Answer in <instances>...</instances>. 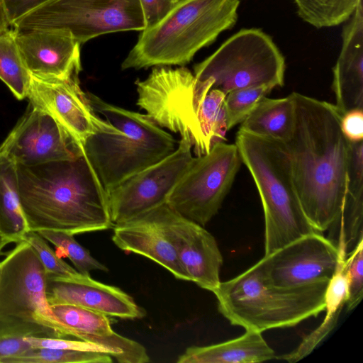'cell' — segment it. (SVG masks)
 <instances>
[{"label": "cell", "instance_id": "cell-1", "mask_svg": "<svg viewBox=\"0 0 363 363\" xmlns=\"http://www.w3.org/2000/svg\"><path fill=\"white\" fill-rule=\"evenodd\" d=\"M291 95L295 125L284 144L293 182L306 218L323 233L339 215L347 193L350 141L334 104L297 92Z\"/></svg>", "mask_w": 363, "mask_h": 363}, {"label": "cell", "instance_id": "cell-2", "mask_svg": "<svg viewBox=\"0 0 363 363\" xmlns=\"http://www.w3.org/2000/svg\"><path fill=\"white\" fill-rule=\"evenodd\" d=\"M20 204L29 231L77 235L113 227L108 194L84 154L72 160L17 164Z\"/></svg>", "mask_w": 363, "mask_h": 363}, {"label": "cell", "instance_id": "cell-3", "mask_svg": "<svg viewBox=\"0 0 363 363\" xmlns=\"http://www.w3.org/2000/svg\"><path fill=\"white\" fill-rule=\"evenodd\" d=\"M86 94L94 111L107 123L86 140L82 152L106 192L176 150L172 135L146 114Z\"/></svg>", "mask_w": 363, "mask_h": 363}, {"label": "cell", "instance_id": "cell-4", "mask_svg": "<svg viewBox=\"0 0 363 363\" xmlns=\"http://www.w3.org/2000/svg\"><path fill=\"white\" fill-rule=\"evenodd\" d=\"M240 0H178L157 23L143 30L122 69L184 66L238 20Z\"/></svg>", "mask_w": 363, "mask_h": 363}, {"label": "cell", "instance_id": "cell-5", "mask_svg": "<svg viewBox=\"0 0 363 363\" xmlns=\"http://www.w3.org/2000/svg\"><path fill=\"white\" fill-rule=\"evenodd\" d=\"M328 281L282 287L264 280L258 263L220 283L213 292L219 312L233 325L262 333L294 326L325 310Z\"/></svg>", "mask_w": 363, "mask_h": 363}, {"label": "cell", "instance_id": "cell-6", "mask_svg": "<svg viewBox=\"0 0 363 363\" xmlns=\"http://www.w3.org/2000/svg\"><path fill=\"white\" fill-rule=\"evenodd\" d=\"M235 144L262 203L264 255L317 232L306 218L296 194L285 144L240 130Z\"/></svg>", "mask_w": 363, "mask_h": 363}, {"label": "cell", "instance_id": "cell-7", "mask_svg": "<svg viewBox=\"0 0 363 363\" xmlns=\"http://www.w3.org/2000/svg\"><path fill=\"white\" fill-rule=\"evenodd\" d=\"M285 60L272 38L258 28H243L194 67L199 82L211 79L212 89L225 94L259 86L284 84Z\"/></svg>", "mask_w": 363, "mask_h": 363}, {"label": "cell", "instance_id": "cell-8", "mask_svg": "<svg viewBox=\"0 0 363 363\" xmlns=\"http://www.w3.org/2000/svg\"><path fill=\"white\" fill-rule=\"evenodd\" d=\"M15 30L61 29L80 45L104 34L143 30L140 0H50L16 20Z\"/></svg>", "mask_w": 363, "mask_h": 363}, {"label": "cell", "instance_id": "cell-9", "mask_svg": "<svg viewBox=\"0 0 363 363\" xmlns=\"http://www.w3.org/2000/svg\"><path fill=\"white\" fill-rule=\"evenodd\" d=\"M135 84L137 105L148 117L160 127L189 139L196 156L206 154L197 112L210 87L197 83L194 74L184 66H157L145 80L138 79Z\"/></svg>", "mask_w": 363, "mask_h": 363}, {"label": "cell", "instance_id": "cell-10", "mask_svg": "<svg viewBox=\"0 0 363 363\" xmlns=\"http://www.w3.org/2000/svg\"><path fill=\"white\" fill-rule=\"evenodd\" d=\"M241 163L235 144H215L208 153L193 157L166 203L182 217L204 227L220 208Z\"/></svg>", "mask_w": 363, "mask_h": 363}, {"label": "cell", "instance_id": "cell-11", "mask_svg": "<svg viewBox=\"0 0 363 363\" xmlns=\"http://www.w3.org/2000/svg\"><path fill=\"white\" fill-rule=\"evenodd\" d=\"M48 274L26 240L0 262V314L37 322L60 333L46 294Z\"/></svg>", "mask_w": 363, "mask_h": 363}, {"label": "cell", "instance_id": "cell-12", "mask_svg": "<svg viewBox=\"0 0 363 363\" xmlns=\"http://www.w3.org/2000/svg\"><path fill=\"white\" fill-rule=\"evenodd\" d=\"M191 150L190 140L181 138L169 156L109 190L107 194L113 226L165 203L191 162Z\"/></svg>", "mask_w": 363, "mask_h": 363}, {"label": "cell", "instance_id": "cell-13", "mask_svg": "<svg viewBox=\"0 0 363 363\" xmlns=\"http://www.w3.org/2000/svg\"><path fill=\"white\" fill-rule=\"evenodd\" d=\"M339 257L337 247L321 233L313 232L264 255L257 263L269 284L295 287L329 281Z\"/></svg>", "mask_w": 363, "mask_h": 363}, {"label": "cell", "instance_id": "cell-14", "mask_svg": "<svg viewBox=\"0 0 363 363\" xmlns=\"http://www.w3.org/2000/svg\"><path fill=\"white\" fill-rule=\"evenodd\" d=\"M30 104V109L2 143L0 151L22 165L72 160L83 154L75 140L50 114Z\"/></svg>", "mask_w": 363, "mask_h": 363}, {"label": "cell", "instance_id": "cell-15", "mask_svg": "<svg viewBox=\"0 0 363 363\" xmlns=\"http://www.w3.org/2000/svg\"><path fill=\"white\" fill-rule=\"evenodd\" d=\"M79 74L68 78H40L31 75L28 97L50 114L82 150L86 140L107 121L94 111L79 86Z\"/></svg>", "mask_w": 363, "mask_h": 363}, {"label": "cell", "instance_id": "cell-16", "mask_svg": "<svg viewBox=\"0 0 363 363\" xmlns=\"http://www.w3.org/2000/svg\"><path fill=\"white\" fill-rule=\"evenodd\" d=\"M165 202L113 227L112 240L123 251L147 257L168 270L176 279L189 281L174 245Z\"/></svg>", "mask_w": 363, "mask_h": 363}, {"label": "cell", "instance_id": "cell-17", "mask_svg": "<svg viewBox=\"0 0 363 363\" xmlns=\"http://www.w3.org/2000/svg\"><path fill=\"white\" fill-rule=\"evenodd\" d=\"M22 60L31 75L65 79L82 70L80 43L61 29L13 30Z\"/></svg>", "mask_w": 363, "mask_h": 363}, {"label": "cell", "instance_id": "cell-18", "mask_svg": "<svg viewBox=\"0 0 363 363\" xmlns=\"http://www.w3.org/2000/svg\"><path fill=\"white\" fill-rule=\"evenodd\" d=\"M46 294L50 305H74L122 319L145 315L144 309L121 289L79 272L63 277L48 274Z\"/></svg>", "mask_w": 363, "mask_h": 363}, {"label": "cell", "instance_id": "cell-19", "mask_svg": "<svg viewBox=\"0 0 363 363\" xmlns=\"http://www.w3.org/2000/svg\"><path fill=\"white\" fill-rule=\"evenodd\" d=\"M60 332L67 337L101 345L120 363H146L150 357L139 342L115 333L108 315L69 304L50 305Z\"/></svg>", "mask_w": 363, "mask_h": 363}, {"label": "cell", "instance_id": "cell-20", "mask_svg": "<svg viewBox=\"0 0 363 363\" xmlns=\"http://www.w3.org/2000/svg\"><path fill=\"white\" fill-rule=\"evenodd\" d=\"M169 228L179 262L189 280L213 292L220 283L223 264V257L214 237L203 226L172 209Z\"/></svg>", "mask_w": 363, "mask_h": 363}, {"label": "cell", "instance_id": "cell-21", "mask_svg": "<svg viewBox=\"0 0 363 363\" xmlns=\"http://www.w3.org/2000/svg\"><path fill=\"white\" fill-rule=\"evenodd\" d=\"M342 33V48L333 68L335 106L342 116L363 109V5L359 2Z\"/></svg>", "mask_w": 363, "mask_h": 363}, {"label": "cell", "instance_id": "cell-22", "mask_svg": "<svg viewBox=\"0 0 363 363\" xmlns=\"http://www.w3.org/2000/svg\"><path fill=\"white\" fill-rule=\"evenodd\" d=\"M276 358L262 333L245 330L239 337L223 342L191 346L181 354L177 363H255Z\"/></svg>", "mask_w": 363, "mask_h": 363}, {"label": "cell", "instance_id": "cell-23", "mask_svg": "<svg viewBox=\"0 0 363 363\" xmlns=\"http://www.w3.org/2000/svg\"><path fill=\"white\" fill-rule=\"evenodd\" d=\"M340 257L336 270L328 281L325 293V316L321 324L302 340L293 351L277 359L290 363L296 362L310 354L327 337L337 324L339 315L347 299V279L344 267L347 255L339 250Z\"/></svg>", "mask_w": 363, "mask_h": 363}, {"label": "cell", "instance_id": "cell-24", "mask_svg": "<svg viewBox=\"0 0 363 363\" xmlns=\"http://www.w3.org/2000/svg\"><path fill=\"white\" fill-rule=\"evenodd\" d=\"M295 117L291 94L279 99L264 96L241 123L240 130L285 143L293 133Z\"/></svg>", "mask_w": 363, "mask_h": 363}, {"label": "cell", "instance_id": "cell-25", "mask_svg": "<svg viewBox=\"0 0 363 363\" xmlns=\"http://www.w3.org/2000/svg\"><path fill=\"white\" fill-rule=\"evenodd\" d=\"M0 231L17 243L29 233L18 195L17 164L0 151Z\"/></svg>", "mask_w": 363, "mask_h": 363}, {"label": "cell", "instance_id": "cell-26", "mask_svg": "<svg viewBox=\"0 0 363 363\" xmlns=\"http://www.w3.org/2000/svg\"><path fill=\"white\" fill-rule=\"evenodd\" d=\"M28 337L65 338L55 329L39 323L0 314V363L31 349Z\"/></svg>", "mask_w": 363, "mask_h": 363}, {"label": "cell", "instance_id": "cell-27", "mask_svg": "<svg viewBox=\"0 0 363 363\" xmlns=\"http://www.w3.org/2000/svg\"><path fill=\"white\" fill-rule=\"evenodd\" d=\"M363 194L346 193L340 212L331 224L328 239L347 255L363 240Z\"/></svg>", "mask_w": 363, "mask_h": 363}, {"label": "cell", "instance_id": "cell-28", "mask_svg": "<svg viewBox=\"0 0 363 363\" xmlns=\"http://www.w3.org/2000/svg\"><path fill=\"white\" fill-rule=\"evenodd\" d=\"M0 79L18 99L28 97L31 74L22 60L13 29L0 33Z\"/></svg>", "mask_w": 363, "mask_h": 363}, {"label": "cell", "instance_id": "cell-29", "mask_svg": "<svg viewBox=\"0 0 363 363\" xmlns=\"http://www.w3.org/2000/svg\"><path fill=\"white\" fill-rule=\"evenodd\" d=\"M298 16L316 28L338 26L348 21L362 0H293Z\"/></svg>", "mask_w": 363, "mask_h": 363}, {"label": "cell", "instance_id": "cell-30", "mask_svg": "<svg viewBox=\"0 0 363 363\" xmlns=\"http://www.w3.org/2000/svg\"><path fill=\"white\" fill-rule=\"evenodd\" d=\"M106 353L65 349L31 348L6 363H111Z\"/></svg>", "mask_w": 363, "mask_h": 363}, {"label": "cell", "instance_id": "cell-31", "mask_svg": "<svg viewBox=\"0 0 363 363\" xmlns=\"http://www.w3.org/2000/svg\"><path fill=\"white\" fill-rule=\"evenodd\" d=\"M38 233L68 257L79 273L89 275L93 270L108 272V268L82 246L74 239V235L55 230H40Z\"/></svg>", "mask_w": 363, "mask_h": 363}, {"label": "cell", "instance_id": "cell-32", "mask_svg": "<svg viewBox=\"0 0 363 363\" xmlns=\"http://www.w3.org/2000/svg\"><path fill=\"white\" fill-rule=\"evenodd\" d=\"M272 89L269 86H259L228 93L223 103L228 130L242 123L257 103Z\"/></svg>", "mask_w": 363, "mask_h": 363}, {"label": "cell", "instance_id": "cell-33", "mask_svg": "<svg viewBox=\"0 0 363 363\" xmlns=\"http://www.w3.org/2000/svg\"><path fill=\"white\" fill-rule=\"evenodd\" d=\"M344 267L347 279V311H352L363 296V240L350 252L345 259Z\"/></svg>", "mask_w": 363, "mask_h": 363}, {"label": "cell", "instance_id": "cell-34", "mask_svg": "<svg viewBox=\"0 0 363 363\" xmlns=\"http://www.w3.org/2000/svg\"><path fill=\"white\" fill-rule=\"evenodd\" d=\"M24 240L30 245L48 274L63 277L78 273L55 252L38 232L30 231L25 236Z\"/></svg>", "mask_w": 363, "mask_h": 363}, {"label": "cell", "instance_id": "cell-35", "mask_svg": "<svg viewBox=\"0 0 363 363\" xmlns=\"http://www.w3.org/2000/svg\"><path fill=\"white\" fill-rule=\"evenodd\" d=\"M27 341L32 348H51L65 349L81 351H91L106 353L111 356V352L97 344L86 342L81 340H71L69 338L28 337Z\"/></svg>", "mask_w": 363, "mask_h": 363}, {"label": "cell", "instance_id": "cell-36", "mask_svg": "<svg viewBox=\"0 0 363 363\" xmlns=\"http://www.w3.org/2000/svg\"><path fill=\"white\" fill-rule=\"evenodd\" d=\"M347 192L363 194V140L350 141Z\"/></svg>", "mask_w": 363, "mask_h": 363}, {"label": "cell", "instance_id": "cell-37", "mask_svg": "<svg viewBox=\"0 0 363 363\" xmlns=\"http://www.w3.org/2000/svg\"><path fill=\"white\" fill-rule=\"evenodd\" d=\"M50 0H0L9 26L21 16Z\"/></svg>", "mask_w": 363, "mask_h": 363}, {"label": "cell", "instance_id": "cell-38", "mask_svg": "<svg viewBox=\"0 0 363 363\" xmlns=\"http://www.w3.org/2000/svg\"><path fill=\"white\" fill-rule=\"evenodd\" d=\"M146 28L160 21L174 6L178 0H140Z\"/></svg>", "mask_w": 363, "mask_h": 363}, {"label": "cell", "instance_id": "cell-39", "mask_svg": "<svg viewBox=\"0 0 363 363\" xmlns=\"http://www.w3.org/2000/svg\"><path fill=\"white\" fill-rule=\"evenodd\" d=\"M341 128L352 142L363 140V109H353L341 118Z\"/></svg>", "mask_w": 363, "mask_h": 363}, {"label": "cell", "instance_id": "cell-40", "mask_svg": "<svg viewBox=\"0 0 363 363\" xmlns=\"http://www.w3.org/2000/svg\"><path fill=\"white\" fill-rule=\"evenodd\" d=\"M13 242L12 240L9 238L8 237L5 236L1 231H0V255H4V253L2 252V250L5 246H6L8 244Z\"/></svg>", "mask_w": 363, "mask_h": 363}, {"label": "cell", "instance_id": "cell-41", "mask_svg": "<svg viewBox=\"0 0 363 363\" xmlns=\"http://www.w3.org/2000/svg\"><path fill=\"white\" fill-rule=\"evenodd\" d=\"M0 12L4 15V12H3V10L1 9V4H0Z\"/></svg>", "mask_w": 363, "mask_h": 363}]
</instances>
